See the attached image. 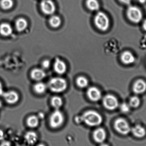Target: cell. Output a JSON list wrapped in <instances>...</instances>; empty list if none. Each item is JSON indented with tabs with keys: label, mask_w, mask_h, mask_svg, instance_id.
<instances>
[{
	"label": "cell",
	"mask_w": 146,
	"mask_h": 146,
	"mask_svg": "<svg viewBox=\"0 0 146 146\" xmlns=\"http://www.w3.org/2000/svg\"><path fill=\"white\" fill-rule=\"evenodd\" d=\"M127 16L133 23H138L142 20L143 15L141 10L135 6H130L127 10Z\"/></svg>",
	"instance_id": "5b68a950"
},
{
	"label": "cell",
	"mask_w": 146,
	"mask_h": 146,
	"mask_svg": "<svg viewBox=\"0 0 146 146\" xmlns=\"http://www.w3.org/2000/svg\"><path fill=\"white\" fill-rule=\"evenodd\" d=\"M62 100L58 96H54L51 100V105L56 110H58L62 105Z\"/></svg>",
	"instance_id": "cb8c5ba5"
},
{
	"label": "cell",
	"mask_w": 146,
	"mask_h": 146,
	"mask_svg": "<svg viewBox=\"0 0 146 146\" xmlns=\"http://www.w3.org/2000/svg\"><path fill=\"white\" fill-rule=\"evenodd\" d=\"M0 146H12L11 143L9 141H3L1 143Z\"/></svg>",
	"instance_id": "f546056e"
},
{
	"label": "cell",
	"mask_w": 146,
	"mask_h": 146,
	"mask_svg": "<svg viewBox=\"0 0 146 146\" xmlns=\"http://www.w3.org/2000/svg\"><path fill=\"white\" fill-rule=\"evenodd\" d=\"M119 1L123 4H129L131 2V0H119Z\"/></svg>",
	"instance_id": "4dcf8cb0"
},
{
	"label": "cell",
	"mask_w": 146,
	"mask_h": 146,
	"mask_svg": "<svg viewBox=\"0 0 146 146\" xmlns=\"http://www.w3.org/2000/svg\"><path fill=\"white\" fill-rule=\"evenodd\" d=\"M2 95L5 101L10 104H15L19 100V95L17 92L14 91H9L3 93Z\"/></svg>",
	"instance_id": "8fae6325"
},
{
	"label": "cell",
	"mask_w": 146,
	"mask_h": 146,
	"mask_svg": "<svg viewBox=\"0 0 146 146\" xmlns=\"http://www.w3.org/2000/svg\"><path fill=\"white\" fill-rule=\"evenodd\" d=\"M100 146H109V145H107V144H102V145H101Z\"/></svg>",
	"instance_id": "d590c367"
},
{
	"label": "cell",
	"mask_w": 146,
	"mask_h": 146,
	"mask_svg": "<svg viewBox=\"0 0 146 146\" xmlns=\"http://www.w3.org/2000/svg\"><path fill=\"white\" fill-rule=\"evenodd\" d=\"M38 118L34 115L29 117L27 121V125L31 128H36L38 126Z\"/></svg>",
	"instance_id": "603a6c76"
},
{
	"label": "cell",
	"mask_w": 146,
	"mask_h": 146,
	"mask_svg": "<svg viewBox=\"0 0 146 146\" xmlns=\"http://www.w3.org/2000/svg\"><path fill=\"white\" fill-rule=\"evenodd\" d=\"M140 104V100L139 98L135 96L132 97L129 100V106L133 108H137Z\"/></svg>",
	"instance_id": "4316f807"
},
{
	"label": "cell",
	"mask_w": 146,
	"mask_h": 146,
	"mask_svg": "<svg viewBox=\"0 0 146 146\" xmlns=\"http://www.w3.org/2000/svg\"><path fill=\"white\" fill-rule=\"evenodd\" d=\"M86 5L89 10L98 11L100 8V3L98 0H87Z\"/></svg>",
	"instance_id": "ffe728a7"
},
{
	"label": "cell",
	"mask_w": 146,
	"mask_h": 146,
	"mask_svg": "<svg viewBox=\"0 0 146 146\" xmlns=\"http://www.w3.org/2000/svg\"><path fill=\"white\" fill-rule=\"evenodd\" d=\"M48 87L50 89L55 93H60L64 92L67 87L66 81L61 77L52 78L49 82Z\"/></svg>",
	"instance_id": "7a4b0ae2"
},
{
	"label": "cell",
	"mask_w": 146,
	"mask_h": 146,
	"mask_svg": "<svg viewBox=\"0 0 146 146\" xmlns=\"http://www.w3.org/2000/svg\"><path fill=\"white\" fill-rule=\"evenodd\" d=\"M50 61L48 60H45L42 63V66L44 69H48L50 66Z\"/></svg>",
	"instance_id": "f1b7e54d"
},
{
	"label": "cell",
	"mask_w": 146,
	"mask_h": 146,
	"mask_svg": "<svg viewBox=\"0 0 146 146\" xmlns=\"http://www.w3.org/2000/svg\"><path fill=\"white\" fill-rule=\"evenodd\" d=\"M94 22L97 28L102 31H107L110 25L109 18L102 12H99L96 14L94 18Z\"/></svg>",
	"instance_id": "3957f363"
},
{
	"label": "cell",
	"mask_w": 146,
	"mask_h": 146,
	"mask_svg": "<svg viewBox=\"0 0 146 146\" xmlns=\"http://www.w3.org/2000/svg\"><path fill=\"white\" fill-rule=\"evenodd\" d=\"M105 108L109 110H114L118 106V102L115 97L111 94L106 95L103 100Z\"/></svg>",
	"instance_id": "52a82bcc"
},
{
	"label": "cell",
	"mask_w": 146,
	"mask_h": 146,
	"mask_svg": "<svg viewBox=\"0 0 146 146\" xmlns=\"http://www.w3.org/2000/svg\"><path fill=\"white\" fill-rule=\"evenodd\" d=\"M31 75V77L33 80L39 81L45 77L46 74L42 69L35 68L32 71Z\"/></svg>",
	"instance_id": "5bb4252c"
},
{
	"label": "cell",
	"mask_w": 146,
	"mask_h": 146,
	"mask_svg": "<svg viewBox=\"0 0 146 146\" xmlns=\"http://www.w3.org/2000/svg\"><path fill=\"white\" fill-rule=\"evenodd\" d=\"M37 146H45L43 144H39Z\"/></svg>",
	"instance_id": "74e56055"
},
{
	"label": "cell",
	"mask_w": 146,
	"mask_h": 146,
	"mask_svg": "<svg viewBox=\"0 0 146 146\" xmlns=\"http://www.w3.org/2000/svg\"><path fill=\"white\" fill-rule=\"evenodd\" d=\"M54 70L59 74H63L66 71L67 66L64 61L59 58H56L54 63Z\"/></svg>",
	"instance_id": "7c38bea8"
},
{
	"label": "cell",
	"mask_w": 146,
	"mask_h": 146,
	"mask_svg": "<svg viewBox=\"0 0 146 146\" xmlns=\"http://www.w3.org/2000/svg\"><path fill=\"white\" fill-rule=\"evenodd\" d=\"M3 88L2 85L0 82V95H2L3 94Z\"/></svg>",
	"instance_id": "d6a6232c"
},
{
	"label": "cell",
	"mask_w": 146,
	"mask_h": 146,
	"mask_svg": "<svg viewBox=\"0 0 146 146\" xmlns=\"http://www.w3.org/2000/svg\"><path fill=\"white\" fill-rule=\"evenodd\" d=\"M133 90L137 94H141L145 92L146 90L145 82L141 80L136 81L133 86Z\"/></svg>",
	"instance_id": "4fadbf2b"
},
{
	"label": "cell",
	"mask_w": 146,
	"mask_h": 146,
	"mask_svg": "<svg viewBox=\"0 0 146 146\" xmlns=\"http://www.w3.org/2000/svg\"><path fill=\"white\" fill-rule=\"evenodd\" d=\"M2 104L1 101L0 100V108L2 107Z\"/></svg>",
	"instance_id": "8d00e7d4"
},
{
	"label": "cell",
	"mask_w": 146,
	"mask_h": 146,
	"mask_svg": "<svg viewBox=\"0 0 146 146\" xmlns=\"http://www.w3.org/2000/svg\"><path fill=\"white\" fill-rule=\"evenodd\" d=\"M143 27L144 30L146 31V20L144 21L143 23Z\"/></svg>",
	"instance_id": "836d02e7"
},
{
	"label": "cell",
	"mask_w": 146,
	"mask_h": 146,
	"mask_svg": "<svg viewBox=\"0 0 146 146\" xmlns=\"http://www.w3.org/2000/svg\"><path fill=\"white\" fill-rule=\"evenodd\" d=\"M62 21L60 18L56 15L52 16L49 19V24L53 28H57L60 26Z\"/></svg>",
	"instance_id": "7402d4cb"
},
{
	"label": "cell",
	"mask_w": 146,
	"mask_h": 146,
	"mask_svg": "<svg viewBox=\"0 0 146 146\" xmlns=\"http://www.w3.org/2000/svg\"><path fill=\"white\" fill-rule=\"evenodd\" d=\"M87 95L88 98L94 102L100 100L102 94L100 90L95 87H91L88 89Z\"/></svg>",
	"instance_id": "9c48e42d"
},
{
	"label": "cell",
	"mask_w": 146,
	"mask_h": 146,
	"mask_svg": "<svg viewBox=\"0 0 146 146\" xmlns=\"http://www.w3.org/2000/svg\"><path fill=\"white\" fill-rule=\"evenodd\" d=\"M82 121L90 127H97L102 123L103 118L97 111L89 110L84 112L82 116Z\"/></svg>",
	"instance_id": "6da1fadb"
},
{
	"label": "cell",
	"mask_w": 146,
	"mask_h": 146,
	"mask_svg": "<svg viewBox=\"0 0 146 146\" xmlns=\"http://www.w3.org/2000/svg\"><path fill=\"white\" fill-rule=\"evenodd\" d=\"M121 60L124 64L130 65L134 62L135 58L131 52L129 51H125L121 55Z\"/></svg>",
	"instance_id": "9a60e30c"
},
{
	"label": "cell",
	"mask_w": 146,
	"mask_h": 146,
	"mask_svg": "<svg viewBox=\"0 0 146 146\" xmlns=\"http://www.w3.org/2000/svg\"><path fill=\"white\" fill-rule=\"evenodd\" d=\"M13 33L11 26L7 23H3L0 25V33L5 36H10Z\"/></svg>",
	"instance_id": "ac0fdd59"
},
{
	"label": "cell",
	"mask_w": 146,
	"mask_h": 146,
	"mask_svg": "<svg viewBox=\"0 0 146 146\" xmlns=\"http://www.w3.org/2000/svg\"><path fill=\"white\" fill-rule=\"evenodd\" d=\"M42 12L46 15H51L56 11V6L51 0H42L40 3Z\"/></svg>",
	"instance_id": "ba28073f"
},
{
	"label": "cell",
	"mask_w": 146,
	"mask_h": 146,
	"mask_svg": "<svg viewBox=\"0 0 146 146\" xmlns=\"http://www.w3.org/2000/svg\"><path fill=\"white\" fill-rule=\"evenodd\" d=\"M133 135L139 138H142L146 135L145 129L140 125H137L131 129Z\"/></svg>",
	"instance_id": "e0dca14e"
},
{
	"label": "cell",
	"mask_w": 146,
	"mask_h": 146,
	"mask_svg": "<svg viewBox=\"0 0 146 146\" xmlns=\"http://www.w3.org/2000/svg\"><path fill=\"white\" fill-rule=\"evenodd\" d=\"M115 129L119 133L127 135L130 133L131 128L127 122L123 118H118L114 124Z\"/></svg>",
	"instance_id": "8992f818"
},
{
	"label": "cell",
	"mask_w": 146,
	"mask_h": 146,
	"mask_svg": "<svg viewBox=\"0 0 146 146\" xmlns=\"http://www.w3.org/2000/svg\"><path fill=\"white\" fill-rule=\"evenodd\" d=\"M139 2L141 3H144L146 2V0H139Z\"/></svg>",
	"instance_id": "e575fe53"
},
{
	"label": "cell",
	"mask_w": 146,
	"mask_h": 146,
	"mask_svg": "<svg viewBox=\"0 0 146 146\" xmlns=\"http://www.w3.org/2000/svg\"><path fill=\"white\" fill-rule=\"evenodd\" d=\"M76 83L79 87L85 88L88 85V81L86 77L83 76H80L76 79Z\"/></svg>",
	"instance_id": "d4e9b609"
},
{
	"label": "cell",
	"mask_w": 146,
	"mask_h": 146,
	"mask_svg": "<svg viewBox=\"0 0 146 146\" xmlns=\"http://www.w3.org/2000/svg\"><path fill=\"white\" fill-rule=\"evenodd\" d=\"M17 146H22V145H18Z\"/></svg>",
	"instance_id": "f35d334b"
},
{
	"label": "cell",
	"mask_w": 146,
	"mask_h": 146,
	"mask_svg": "<svg viewBox=\"0 0 146 146\" xmlns=\"http://www.w3.org/2000/svg\"><path fill=\"white\" fill-rule=\"evenodd\" d=\"M14 3L13 0H1L0 2L1 7L4 10H8L13 7Z\"/></svg>",
	"instance_id": "484cf974"
},
{
	"label": "cell",
	"mask_w": 146,
	"mask_h": 146,
	"mask_svg": "<svg viewBox=\"0 0 146 146\" xmlns=\"http://www.w3.org/2000/svg\"><path fill=\"white\" fill-rule=\"evenodd\" d=\"M33 89L36 93L41 94L44 93L47 89V86L44 83L38 82L33 86Z\"/></svg>",
	"instance_id": "44dd1931"
},
{
	"label": "cell",
	"mask_w": 146,
	"mask_h": 146,
	"mask_svg": "<svg viewBox=\"0 0 146 146\" xmlns=\"http://www.w3.org/2000/svg\"><path fill=\"white\" fill-rule=\"evenodd\" d=\"M25 139L29 145H33L36 142L38 137L37 135L35 132L29 131L26 133Z\"/></svg>",
	"instance_id": "2e32d148"
},
{
	"label": "cell",
	"mask_w": 146,
	"mask_h": 146,
	"mask_svg": "<svg viewBox=\"0 0 146 146\" xmlns=\"http://www.w3.org/2000/svg\"><path fill=\"white\" fill-rule=\"evenodd\" d=\"M4 138V133L2 130L0 129V140L3 139Z\"/></svg>",
	"instance_id": "1f68e13d"
},
{
	"label": "cell",
	"mask_w": 146,
	"mask_h": 146,
	"mask_svg": "<svg viewBox=\"0 0 146 146\" xmlns=\"http://www.w3.org/2000/svg\"><path fill=\"white\" fill-rule=\"evenodd\" d=\"M16 29L19 32H22L25 31L28 26V23L26 20L24 18L18 19L15 23Z\"/></svg>",
	"instance_id": "d6986e66"
},
{
	"label": "cell",
	"mask_w": 146,
	"mask_h": 146,
	"mask_svg": "<svg viewBox=\"0 0 146 146\" xmlns=\"http://www.w3.org/2000/svg\"><path fill=\"white\" fill-rule=\"evenodd\" d=\"M64 119L62 112L59 110H56L51 114L50 117V125L53 128H58L62 125Z\"/></svg>",
	"instance_id": "277c9868"
},
{
	"label": "cell",
	"mask_w": 146,
	"mask_h": 146,
	"mask_svg": "<svg viewBox=\"0 0 146 146\" xmlns=\"http://www.w3.org/2000/svg\"><path fill=\"white\" fill-rule=\"evenodd\" d=\"M93 136L95 142L98 143H102L106 139V132L104 129L99 128L94 130Z\"/></svg>",
	"instance_id": "30bf717a"
},
{
	"label": "cell",
	"mask_w": 146,
	"mask_h": 146,
	"mask_svg": "<svg viewBox=\"0 0 146 146\" xmlns=\"http://www.w3.org/2000/svg\"><path fill=\"white\" fill-rule=\"evenodd\" d=\"M130 106L126 103H123L121 106V111L123 113H127L130 110Z\"/></svg>",
	"instance_id": "83f0119b"
}]
</instances>
